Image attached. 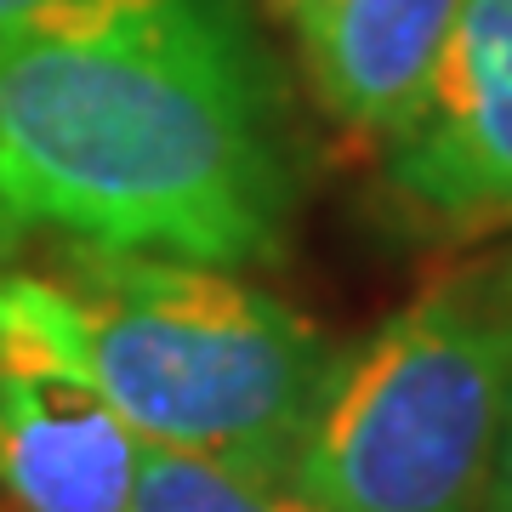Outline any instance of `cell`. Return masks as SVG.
<instances>
[{"mask_svg": "<svg viewBox=\"0 0 512 512\" xmlns=\"http://www.w3.org/2000/svg\"><path fill=\"white\" fill-rule=\"evenodd\" d=\"M512 410V234L342 348L291 478L325 512H484Z\"/></svg>", "mask_w": 512, "mask_h": 512, "instance_id": "3", "label": "cell"}, {"mask_svg": "<svg viewBox=\"0 0 512 512\" xmlns=\"http://www.w3.org/2000/svg\"><path fill=\"white\" fill-rule=\"evenodd\" d=\"M131 512H325L291 473H251L211 456L143 444Z\"/></svg>", "mask_w": 512, "mask_h": 512, "instance_id": "7", "label": "cell"}, {"mask_svg": "<svg viewBox=\"0 0 512 512\" xmlns=\"http://www.w3.org/2000/svg\"><path fill=\"white\" fill-rule=\"evenodd\" d=\"M74 348L114 416L154 450L291 473L342 348L239 268L57 245Z\"/></svg>", "mask_w": 512, "mask_h": 512, "instance_id": "2", "label": "cell"}, {"mask_svg": "<svg viewBox=\"0 0 512 512\" xmlns=\"http://www.w3.org/2000/svg\"><path fill=\"white\" fill-rule=\"evenodd\" d=\"M484 512H512V410H507V427H501V450H495V473H490V490H484Z\"/></svg>", "mask_w": 512, "mask_h": 512, "instance_id": "9", "label": "cell"}, {"mask_svg": "<svg viewBox=\"0 0 512 512\" xmlns=\"http://www.w3.org/2000/svg\"><path fill=\"white\" fill-rule=\"evenodd\" d=\"M296 194L285 74L245 0H63L0 46V251L262 268Z\"/></svg>", "mask_w": 512, "mask_h": 512, "instance_id": "1", "label": "cell"}, {"mask_svg": "<svg viewBox=\"0 0 512 512\" xmlns=\"http://www.w3.org/2000/svg\"><path fill=\"white\" fill-rule=\"evenodd\" d=\"M376 148L387 200L416 234H512V0H461L421 97Z\"/></svg>", "mask_w": 512, "mask_h": 512, "instance_id": "5", "label": "cell"}, {"mask_svg": "<svg viewBox=\"0 0 512 512\" xmlns=\"http://www.w3.org/2000/svg\"><path fill=\"white\" fill-rule=\"evenodd\" d=\"M143 439L74 348L57 274L0 268V501L6 512H131Z\"/></svg>", "mask_w": 512, "mask_h": 512, "instance_id": "4", "label": "cell"}, {"mask_svg": "<svg viewBox=\"0 0 512 512\" xmlns=\"http://www.w3.org/2000/svg\"><path fill=\"white\" fill-rule=\"evenodd\" d=\"M57 12H63V0H0V46L40 35Z\"/></svg>", "mask_w": 512, "mask_h": 512, "instance_id": "8", "label": "cell"}, {"mask_svg": "<svg viewBox=\"0 0 512 512\" xmlns=\"http://www.w3.org/2000/svg\"><path fill=\"white\" fill-rule=\"evenodd\" d=\"M319 6H325V0H274V12H279L285 23H291L296 35H302V29H308V23L319 18Z\"/></svg>", "mask_w": 512, "mask_h": 512, "instance_id": "10", "label": "cell"}, {"mask_svg": "<svg viewBox=\"0 0 512 512\" xmlns=\"http://www.w3.org/2000/svg\"><path fill=\"white\" fill-rule=\"evenodd\" d=\"M461 0H325L296 35L313 103L359 143H382L421 97Z\"/></svg>", "mask_w": 512, "mask_h": 512, "instance_id": "6", "label": "cell"}]
</instances>
